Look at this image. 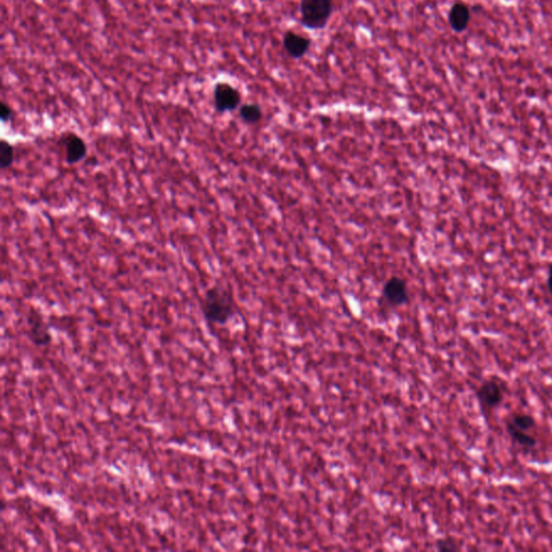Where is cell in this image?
Returning <instances> with one entry per match:
<instances>
[{
  "label": "cell",
  "instance_id": "6da1fadb",
  "mask_svg": "<svg viewBox=\"0 0 552 552\" xmlns=\"http://www.w3.org/2000/svg\"><path fill=\"white\" fill-rule=\"evenodd\" d=\"M202 312L206 321L215 325H226L236 313L231 290L215 285L206 290L202 301Z\"/></svg>",
  "mask_w": 552,
  "mask_h": 552
},
{
  "label": "cell",
  "instance_id": "7a4b0ae2",
  "mask_svg": "<svg viewBox=\"0 0 552 552\" xmlns=\"http://www.w3.org/2000/svg\"><path fill=\"white\" fill-rule=\"evenodd\" d=\"M300 23L310 30L326 28L333 11V0H300Z\"/></svg>",
  "mask_w": 552,
  "mask_h": 552
},
{
  "label": "cell",
  "instance_id": "3957f363",
  "mask_svg": "<svg viewBox=\"0 0 552 552\" xmlns=\"http://www.w3.org/2000/svg\"><path fill=\"white\" fill-rule=\"evenodd\" d=\"M506 395V385L498 378L483 381L477 389V399L485 411H492L502 405Z\"/></svg>",
  "mask_w": 552,
  "mask_h": 552
},
{
  "label": "cell",
  "instance_id": "277c9868",
  "mask_svg": "<svg viewBox=\"0 0 552 552\" xmlns=\"http://www.w3.org/2000/svg\"><path fill=\"white\" fill-rule=\"evenodd\" d=\"M213 100L214 107L217 113H232L240 108L242 94L231 84L217 82L213 88Z\"/></svg>",
  "mask_w": 552,
  "mask_h": 552
},
{
  "label": "cell",
  "instance_id": "5b68a950",
  "mask_svg": "<svg viewBox=\"0 0 552 552\" xmlns=\"http://www.w3.org/2000/svg\"><path fill=\"white\" fill-rule=\"evenodd\" d=\"M28 337L37 347H45L51 343L50 330L49 326L43 319L42 314L37 309L32 308L28 312Z\"/></svg>",
  "mask_w": 552,
  "mask_h": 552
},
{
  "label": "cell",
  "instance_id": "8992f818",
  "mask_svg": "<svg viewBox=\"0 0 552 552\" xmlns=\"http://www.w3.org/2000/svg\"><path fill=\"white\" fill-rule=\"evenodd\" d=\"M382 299L385 304L392 308H398L403 304H407L409 302L407 282L398 276L389 277L383 286Z\"/></svg>",
  "mask_w": 552,
  "mask_h": 552
},
{
  "label": "cell",
  "instance_id": "52a82bcc",
  "mask_svg": "<svg viewBox=\"0 0 552 552\" xmlns=\"http://www.w3.org/2000/svg\"><path fill=\"white\" fill-rule=\"evenodd\" d=\"M63 145L66 163L69 166L79 163L88 154V146L84 138L73 132L64 135Z\"/></svg>",
  "mask_w": 552,
  "mask_h": 552
},
{
  "label": "cell",
  "instance_id": "ba28073f",
  "mask_svg": "<svg viewBox=\"0 0 552 552\" xmlns=\"http://www.w3.org/2000/svg\"><path fill=\"white\" fill-rule=\"evenodd\" d=\"M284 49L292 59H302L310 50L312 40L309 37L301 36L292 30H287L283 38Z\"/></svg>",
  "mask_w": 552,
  "mask_h": 552
},
{
  "label": "cell",
  "instance_id": "9c48e42d",
  "mask_svg": "<svg viewBox=\"0 0 552 552\" xmlns=\"http://www.w3.org/2000/svg\"><path fill=\"white\" fill-rule=\"evenodd\" d=\"M471 16V9L463 1L453 4L448 16L449 24L453 32H465L468 28Z\"/></svg>",
  "mask_w": 552,
  "mask_h": 552
},
{
  "label": "cell",
  "instance_id": "30bf717a",
  "mask_svg": "<svg viewBox=\"0 0 552 552\" xmlns=\"http://www.w3.org/2000/svg\"><path fill=\"white\" fill-rule=\"evenodd\" d=\"M506 427V432L510 435V439L520 447V448L525 449V450H532L536 447L537 439L531 432H524V430H519V428L514 427L512 424L506 422L505 424Z\"/></svg>",
  "mask_w": 552,
  "mask_h": 552
},
{
  "label": "cell",
  "instance_id": "8fae6325",
  "mask_svg": "<svg viewBox=\"0 0 552 552\" xmlns=\"http://www.w3.org/2000/svg\"><path fill=\"white\" fill-rule=\"evenodd\" d=\"M238 117L246 125H257L263 119V109L259 105L254 104V103L244 104L238 108Z\"/></svg>",
  "mask_w": 552,
  "mask_h": 552
},
{
  "label": "cell",
  "instance_id": "7c38bea8",
  "mask_svg": "<svg viewBox=\"0 0 552 552\" xmlns=\"http://www.w3.org/2000/svg\"><path fill=\"white\" fill-rule=\"evenodd\" d=\"M507 422L514 425V427L524 430V432H532L536 427V422L531 414L514 413Z\"/></svg>",
  "mask_w": 552,
  "mask_h": 552
},
{
  "label": "cell",
  "instance_id": "4fadbf2b",
  "mask_svg": "<svg viewBox=\"0 0 552 552\" xmlns=\"http://www.w3.org/2000/svg\"><path fill=\"white\" fill-rule=\"evenodd\" d=\"M14 159H16V152H14L13 145L6 139H1L0 141V168L5 171L11 168L12 164L14 163Z\"/></svg>",
  "mask_w": 552,
  "mask_h": 552
},
{
  "label": "cell",
  "instance_id": "5bb4252c",
  "mask_svg": "<svg viewBox=\"0 0 552 552\" xmlns=\"http://www.w3.org/2000/svg\"><path fill=\"white\" fill-rule=\"evenodd\" d=\"M13 109L11 108L9 104L6 102H1L0 104V119L3 122H9L13 118Z\"/></svg>",
  "mask_w": 552,
  "mask_h": 552
},
{
  "label": "cell",
  "instance_id": "9a60e30c",
  "mask_svg": "<svg viewBox=\"0 0 552 552\" xmlns=\"http://www.w3.org/2000/svg\"><path fill=\"white\" fill-rule=\"evenodd\" d=\"M438 548L440 550H456L457 546L450 541H442L438 543Z\"/></svg>",
  "mask_w": 552,
  "mask_h": 552
},
{
  "label": "cell",
  "instance_id": "2e32d148",
  "mask_svg": "<svg viewBox=\"0 0 552 552\" xmlns=\"http://www.w3.org/2000/svg\"><path fill=\"white\" fill-rule=\"evenodd\" d=\"M547 289L550 296H552V263L548 265L547 271Z\"/></svg>",
  "mask_w": 552,
  "mask_h": 552
},
{
  "label": "cell",
  "instance_id": "e0dca14e",
  "mask_svg": "<svg viewBox=\"0 0 552 552\" xmlns=\"http://www.w3.org/2000/svg\"><path fill=\"white\" fill-rule=\"evenodd\" d=\"M261 1H270V0H261Z\"/></svg>",
  "mask_w": 552,
  "mask_h": 552
}]
</instances>
